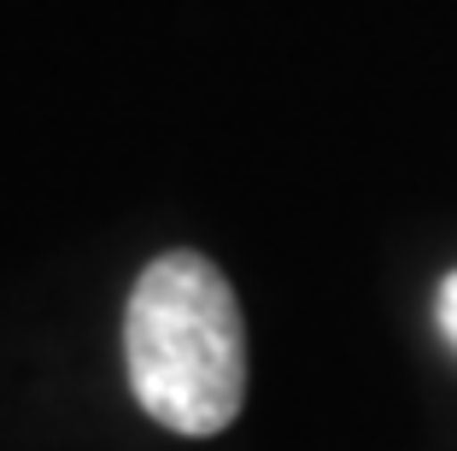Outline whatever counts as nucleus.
I'll list each match as a JSON object with an SVG mask.
<instances>
[{"label":"nucleus","mask_w":457,"mask_h":451,"mask_svg":"<svg viewBox=\"0 0 457 451\" xmlns=\"http://www.w3.org/2000/svg\"><path fill=\"white\" fill-rule=\"evenodd\" d=\"M123 363L141 411L170 434H223L246 398V329L235 288L200 253L141 270L123 311Z\"/></svg>","instance_id":"f257e3e1"},{"label":"nucleus","mask_w":457,"mask_h":451,"mask_svg":"<svg viewBox=\"0 0 457 451\" xmlns=\"http://www.w3.org/2000/svg\"><path fill=\"white\" fill-rule=\"evenodd\" d=\"M440 329L457 346V276H445V288H440Z\"/></svg>","instance_id":"f03ea898"}]
</instances>
